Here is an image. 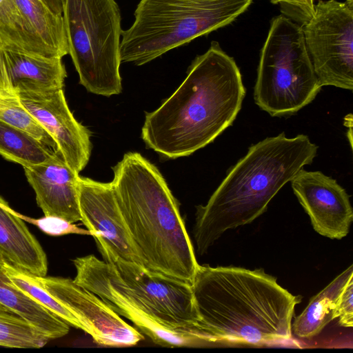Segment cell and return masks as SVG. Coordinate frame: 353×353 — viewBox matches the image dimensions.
Listing matches in <instances>:
<instances>
[{
	"mask_svg": "<svg viewBox=\"0 0 353 353\" xmlns=\"http://www.w3.org/2000/svg\"><path fill=\"white\" fill-rule=\"evenodd\" d=\"M321 88L302 27L283 14L272 18L260 53L256 104L272 117L292 115L310 103Z\"/></svg>",
	"mask_w": 353,
	"mask_h": 353,
	"instance_id": "obj_7",
	"label": "cell"
},
{
	"mask_svg": "<svg viewBox=\"0 0 353 353\" xmlns=\"http://www.w3.org/2000/svg\"><path fill=\"white\" fill-rule=\"evenodd\" d=\"M192 288L205 342L261 345L288 340L301 301L262 269L199 265Z\"/></svg>",
	"mask_w": 353,
	"mask_h": 353,
	"instance_id": "obj_2",
	"label": "cell"
},
{
	"mask_svg": "<svg viewBox=\"0 0 353 353\" xmlns=\"http://www.w3.org/2000/svg\"><path fill=\"white\" fill-rule=\"evenodd\" d=\"M20 101L54 141L57 152L74 172L88 163L90 132L78 122L68 105L63 88L18 94Z\"/></svg>",
	"mask_w": 353,
	"mask_h": 353,
	"instance_id": "obj_13",
	"label": "cell"
},
{
	"mask_svg": "<svg viewBox=\"0 0 353 353\" xmlns=\"http://www.w3.org/2000/svg\"><path fill=\"white\" fill-rule=\"evenodd\" d=\"M112 170L114 196L141 265L192 284L199 264L161 173L137 152L125 154Z\"/></svg>",
	"mask_w": 353,
	"mask_h": 353,
	"instance_id": "obj_3",
	"label": "cell"
},
{
	"mask_svg": "<svg viewBox=\"0 0 353 353\" xmlns=\"http://www.w3.org/2000/svg\"><path fill=\"white\" fill-rule=\"evenodd\" d=\"M26 30L48 57L68 54V46L62 15L54 12L43 0H14Z\"/></svg>",
	"mask_w": 353,
	"mask_h": 353,
	"instance_id": "obj_18",
	"label": "cell"
},
{
	"mask_svg": "<svg viewBox=\"0 0 353 353\" xmlns=\"http://www.w3.org/2000/svg\"><path fill=\"white\" fill-rule=\"evenodd\" d=\"M6 259L0 252V303L28 322L48 340L66 335L69 325L14 285L4 270Z\"/></svg>",
	"mask_w": 353,
	"mask_h": 353,
	"instance_id": "obj_19",
	"label": "cell"
},
{
	"mask_svg": "<svg viewBox=\"0 0 353 353\" xmlns=\"http://www.w3.org/2000/svg\"><path fill=\"white\" fill-rule=\"evenodd\" d=\"M67 77L61 57H48L0 44V88L19 94L63 88Z\"/></svg>",
	"mask_w": 353,
	"mask_h": 353,
	"instance_id": "obj_16",
	"label": "cell"
},
{
	"mask_svg": "<svg viewBox=\"0 0 353 353\" xmlns=\"http://www.w3.org/2000/svg\"><path fill=\"white\" fill-rule=\"evenodd\" d=\"M351 265L313 296L304 310L292 323V333L301 339L319 334L333 319L341 294L348 281L353 278Z\"/></svg>",
	"mask_w": 353,
	"mask_h": 353,
	"instance_id": "obj_20",
	"label": "cell"
},
{
	"mask_svg": "<svg viewBox=\"0 0 353 353\" xmlns=\"http://www.w3.org/2000/svg\"><path fill=\"white\" fill-rule=\"evenodd\" d=\"M23 168L44 216L61 217L70 223L81 220L78 201L79 175L59 152L43 163Z\"/></svg>",
	"mask_w": 353,
	"mask_h": 353,
	"instance_id": "obj_15",
	"label": "cell"
},
{
	"mask_svg": "<svg viewBox=\"0 0 353 353\" xmlns=\"http://www.w3.org/2000/svg\"><path fill=\"white\" fill-rule=\"evenodd\" d=\"M290 181L316 232L332 239H341L349 233L353 221L350 196L335 179L302 168Z\"/></svg>",
	"mask_w": 353,
	"mask_h": 353,
	"instance_id": "obj_14",
	"label": "cell"
},
{
	"mask_svg": "<svg viewBox=\"0 0 353 353\" xmlns=\"http://www.w3.org/2000/svg\"><path fill=\"white\" fill-rule=\"evenodd\" d=\"M245 94L234 59L213 41L192 61L174 92L157 110L146 112L141 138L165 158L189 156L232 124Z\"/></svg>",
	"mask_w": 353,
	"mask_h": 353,
	"instance_id": "obj_1",
	"label": "cell"
},
{
	"mask_svg": "<svg viewBox=\"0 0 353 353\" xmlns=\"http://www.w3.org/2000/svg\"><path fill=\"white\" fill-rule=\"evenodd\" d=\"M302 30L321 85L352 90L353 0H319Z\"/></svg>",
	"mask_w": 353,
	"mask_h": 353,
	"instance_id": "obj_8",
	"label": "cell"
},
{
	"mask_svg": "<svg viewBox=\"0 0 353 353\" xmlns=\"http://www.w3.org/2000/svg\"><path fill=\"white\" fill-rule=\"evenodd\" d=\"M62 17L79 83L110 97L122 90L121 17L115 0H62Z\"/></svg>",
	"mask_w": 353,
	"mask_h": 353,
	"instance_id": "obj_6",
	"label": "cell"
},
{
	"mask_svg": "<svg viewBox=\"0 0 353 353\" xmlns=\"http://www.w3.org/2000/svg\"><path fill=\"white\" fill-rule=\"evenodd\" d=\"M73 263L77 283L98 296L119 316L130 320L154 343L165 347H190L203 342L196 334L160 324L121 279L112 263L92 254L77 257Z\"/></svg>",
	"mask_w": 353,
	"mask_h": 353,
	"instance_id": "obj_9",
	"label": "cell"
},
{
	"mask_svg": "<svg viewBox=\"0 0 353 353\" xmlns=\"http://www.w3.org/2000/svg\"><path fill=\"white\" fill-rule=\"evenodd\" d=\"M56 152L28 132L0 121V155L23 167L39 164Z\"/></svg>",
	"mask_w": 353,
	"mask_h": 353,
	"instance_id": "obj_21",
	"label": "cell"
},
{
	"mask_svg": "<svg viewBox=\"0 0 353 353\" xmlns=\"http://www.w3.org/2000/svg\"><path fill=\"white\" fill-rule=\"evenodd\" d=\"M4 270L11 283L18 289L52 312L69 325L85 332L84 326L78 319L46 291L37 282L34 275L14 266L7 259L4 263Z\"/></svg>",
	"mask_w": 353,
	"mask_h": 353,
	"instance_id": "obj_22",
	"label": "cell"
},
{
	"mask_svg": "<svg viewBox=\"0 0 353 353\" xmlns=\"http://www.w3.org/2000/svg\"><path fill=\"white\" fill-rule=\"evenodd\" d=\"M0 252L12 265L36 276H45L47 257L19 213L0 196Z\"/></svg>",
	"mask_w": 353,
	"mask_h": 353,
	"instance_id": "obj_17",
	"label": "cell"
},
{
	"mask_svg": "<svg viewBox=\"0 0 353 353\" xmlns=\"http://www.w3.org/2000/svg\"><path fill=\"white\" fill-rule=\"evenodd\" d=\"M37 282L71 312L99 345L127 347L144 338L128 324L102 299L69 278L36 276Z\"/></svg>",
	"mask_w": 353,
	"mask_h": 353,
	"instance_id": "obj_11",
	"label": "cell"
},
{
	"mask_svg": "<svg viewBox=\"0 0 353 353\" xmlns=\"http://www.w3.org/2000/svg\"><path fill=\"white\" fill-rule=\"evenodd\" d=\"M78 201L81 221L96 241L103 261L121 259L141 265L118 207L112 183L79 176Z\"/></svg>",
	"mask_w": 353,
	"mask_h": 353,
	"instance_id": "obj_12",
	"label": "cell"
},
{
	"mask_svg": "<svg viewBox=\"0 0 353 353\" xmlns=\"http://www.w3.org/2000/svg\"><path fill=\"white\" fill-rule=\"evenodd\" d=\"M317 149L307 136L288 138L284 132L250 146L207 203L196 206L193 234L198 254L206 253L227 230L264 213L281 188L312 163Z\"/></svg>",
	"mask_w": 353,
	"mask_h": 353,
	"instance_id": "obj_4",
	"label": "cell"
},
{
	"mask_svg": "<svg viewBox=\"0 0 353 353\" xmlns=\"http://www.w3.org/2000/svg\"><path fill=\"white\" fill-rule=\"evenodd\" d=\"M253 0H140L134 20L123 30L121 61L142 65L223 28Z\"/></svg>",
	"mask_w": 353,
	"mask_h": 353,
	"instance_id": "obj_5",
	"label": "cell"
},
{
	"mask_svg": "<svg viewBox=\"0 0 353 353\" xmlns=\"http://www.w3.org/2000/svg\"><path fill=\"white\" fill-rule=\"evenodd\" d=\"M110 263L160 324L196 334L203 339L198 330L199 318L191 283L121 259Z\"/></svg>",
	"mask_w": 353,
	"mask_h": 353,
	"instance_id": "obj_10",
	"label": "cell"
},
{
	"mask_svg": "<svg viewBox=\"0 0 353 353\" xmlns=\"http://www.w3.org/2000/svg\"><path fill=\"white\" fill-rule=\"evenodd\" d=\"M279 5L283 16L300 26H304L314 13V0H270Z\"/></svg>",
	"mask_w": 353,
	"mask_h": 353,
	"instance_id": "obj_26",
	"label": "cell"
},
{
	"mask_svg": "<svg viewBox=\"0 0 353 353\" xmlns=\"http://www.w3.org/2000/svg\"><path fill=\"white\" fill-rule=\"evenodd\" d=\"M19 217L31 224L38 227L48 235L59 236L68 234L91 235L88 230L77 227L61 217L54 216H44L40 219H32L19 213Z\"/></svg>",
	"mask_w": 353,
	"mask_h": 353,
	"instance_id": "obj_25",
	"label": "cell"
},
{
	"mask_svg": "<svg viewBox=\"0 0 353 353\" xmlns=\"http://www.w3.org/2000/svg\"><path fill=\"white\" fill-rule=\"evenodd\" d=\"M48 341L24 319L0 303V346L41 348Z\"/></svg>",
	"mask_w": 353,
	"mask_h": 353,
	"instance_id": "obj_23",
	"label": "cell"
},
{
	"mask_svg": "<svg viewBox=\"0 0 353 353\" xmlns=\"http://www.w3.org/2000/svg\"><path fill=\"white\" fill-rule=\"evenodd\" d=\"M0 121L28 132L57 152V145L53 139L26 109L18 94L1 88Z\"/></svg>",
	"mask_w": 353,
	"mask_h": 353,
	"instance_id": "obj_24",
	"label": "cell"
},
{
	"mask_svg": "<svg viewBox=\"0 0 353 353\" xmlns=\"http://www.w3.org/2000/svg\"><path fill=\"white\" fill-rule=\"evenodd\" d=\"M339 319L341 326L351 327L353 325V278L347 283L341 294L334 314Z\"/></svg>",
	"mask_w": 353,
	"mask_h": 353,
	"instance_id": "obj_27",
	"label": "cell"
},
{
	"mask_svg": "<svg viewBox=\"0 0 353 353\" xmlns=\"http://www.w3.org/2000/svg\"><path fill=\"white\" fill-rule=\"evenodd\" d=\"M48 7L56 14L62 15V0H43Z\"/></svg>",
	"mask_w": 353,
	"mask_h": 353,
	"instance_id": "obj_28",
	"label": "cell"
}]
</instances>
